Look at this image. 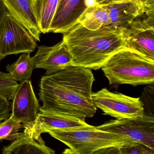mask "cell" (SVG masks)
<instances>
[{"label": "cell", "mask_w": 154, "mask_h": 154, "mask_svg": "<svg viewBox=\"0 0 154 154\" xmlns=\"http://www.w3.org/2000/svg\"><path fill=\"white\" fill-rule=\"evenodd\" d=\"M94 81L91 69L73 66L44 75L38 93L43 103L40 112L83 120L94 117L97 109L91 97Z\"/></svg>", "instance_id": "1"}, {"label": "cell", "mask_w": 154, "mask_h": 154, "mask_svg": "<svg viewBox=\"0 0 154 154\" xmlns=\"http://www.w3.org/2000/svg\"><path fill=\"white\" fill-rule=\"evenodd\" d=\"M63 35L72 57L71 66L91 70L101 68L126 42L123 30L109 26L91 30L77 23Z\"/></svg>", "instance_id": "2"}, {"label": "cell", "mask_w": 154, "mask_h": 154, "mask_svg": "<svg viewBox=\"0 0 154 154\" xmlns=\"http://www.w3.org/2000/svg\"><path fill=\"white\" fill-rule=\"evenodd\" d=\"M101 68L110 87L116 89L120 85L154 83V61L125 48L112 55Z\"/></svg>", "instance_id": "3"}, {"label": "cell", "mask_w": 154, "mask_h": 154, "mask_svg": "<svg viewBox=\"0 0 154 154\" xmlns=\"http://www.w3.org/2000/svg\"><path fill=\"white\" fill-rule=\"evenodd\" d=\"M48 133L69 147L63 154H107L112 149L132 141L123 135L101 130L93 126L71 130H51Z\"/></svg>", "instance_id": "4"}, {"label": "cell", "mask_w": 154, "mask_h": 154, "mask_svg": "<svg viewBox=\"0 0 154 154\" xmlns=\"http://www.w3.org/2000/svg\"><path fill=\"white\" fill-rule=\"evenodd\" d=\"M31 33L8 12L0 25V58L23 53H31L37 47Z\"/></svg>", "instance_id": "5"}, {"label": "cell", "mask_w": 154, "mask_h": 154, "mask_svg": "<svg viewBox=\"0 0 154 154\" xmlns=\"http://www.w3.org/2000/svg\"><path fill=\"white\" fill-rule=\"evenodd\" d=\"M91 97L96 108L118 119H138L144 114V104L140 98L112 92L106 88L92 93Z\"/></svg>", "instance_id": "6"}, {"label": "cell", "mask_w": 154, "mask_h": 154, "mask_svg": "<svg viewBox=\"0 0 154 154\" xmlns=\"http://www.w3.org/2000/svg\"><path fill=\"white\" fill-rule=\"evenodd\" d=\"M97 128L129 138L131 141L154 149V118L144 114L138 119H117L106 122Z\"/></svg>", "instance_id": "7"}, {"label": "cell", "mask_w": 154, "mask_h": 154, "mask_svg": "<svg viewBox=\"0 0 154 154\" xmlns=\"http://www.w3.org/2000/svg\"><path fill=\"white\" fill-rule=\"evenodd\" d=\"M124 32L126 35L125 48L154 61V14L145 13Z\"/></svg>", "instance_id": "8"}, {"label": "cell", "mask_w": 154, "mask_h": 154, "mask_svg": "<svg viewBox=\"0 0 154 154\" xmlns=\"http://www.w3.org/2000/svg\"><path fill=\"white\" fill-rule=\"evenodd\" d=\"M12 100L11 115L23 126L34 122L40 106L29 79L21 81Z\"/></svg>", "instance_id": "9"}, {"label": "cell", "mask_w": 154, "mask_h": 154, "mask_svg": "<svg viewBox=\"0 0 154 154\" xmlns=\"http://www.w3.org/2000/svg\"><path fill=\"white\" fill-rule=\"evenodd\" d=\"M85 120L72 116L40 112L34 122L23 126L24 132L34 138L39 137L43 133L53 129L71 130L89 127Z\"/></svg>", "instance_id": "10"}, {"label": "cell", "mask_w": 154, "mask_h": 154, "mask_svg": "<svg viewBox=\"0 0 154 154\" xmlns=\"http://www.w3.org/2000/svg\"><path fill=\"white\" fill-rule=\"evenodd\" d=\"M32 58L35 68L45 69V75L70 66L72 60V55L63 39L52 46H37L36 53Z\"/></svg>", "instance_id": "11"}, {"label": "cell", "mask_w": 154, "mask_h": 154, "mask_svg": "<svg viewBox=\"0 0 154 154\" xmlns=\"http://www.w3.org/2000/svg\"><path fill=\"white\" fill-rule=\"evenodd\" d=\"M109 12V26L128 30L131 23L144 15L145 9L140 0H112L103 5Z\"/></svg>", "instance_id": "12"}, {"label": "cell", "mask_w": 154, "mask_h": 154, "mask_svg": "<svg viewBox=\"0 0 154 154\" xmlns=\"http://www.w3.org/2000/svg\"><path fill=\"white\" fill-rule=\"evenodd\" d=\"M87 0H60L49 32L64 34L78 23L87 8Z\"/></svg>", "instance_id": "13"}, {"label": "cell", "mask_w": 154, "mask_h": 154, "mask_svg": "<svg viewBox=\"0 0 154 154\" xmlns=\"http://www.w3.org/2000/svg\"><path fill=\"white\" fill-rule=\"evenodd\" d=\"M8 12L40 41L41 32L34 9V0H2Z\"/></svg>", "instance_id": "14"}, {"label": "cell", "mask_w": 154, "mask_h": 154, "mask_svg": "<svg viewBox=\"0 0 154 154\" xmlns=\"http://www.w3.org/2000/svg\"><path fill=\"white\" fill-rule=\"evenodd\" d=\"M2 154H55V150L46 145L41 136L35 138L24 132L11 144L3 147Z\"/></svg>", "instance_id": "15"}, {"label": "cell", "mask_w": 154, "mask_h": 154, "mask_svg": "<svg viewBox=\"0 0 154 154\" xmlns=\"http://www.w3.org/2000/svg\"><path fill=\"white\" fill-rule=\"evenodd\" d=\"M78 23L91 30L110 25L111 20L107 9L103 5L89 6L78 20Z\"/></svg>", "instance_id": "16"}, {"label": "cell", "mask_w": 154, "mask_h": 154, "mask_svg": "<svg viewBox=\"0 0 154 154\" xmlns=\"http://www.w3.org/2000/svg\"><path fill=\"white\" fill-rule=\"evenodd\" d=\"M60 0H34V9L42 34L49 33Z\"/></svg>", "instance_id": "17"}, {"label": "cell", "mask_w": 154, "mask_h": 154, "mask_svg": "<svg viewBox=\"0 0 154 154\" xmlns=\"http://www.w3.org/2000/svg\"><path fill=\"white\" fill-rule=\"evenodd\" d=\"M7 70L17 82L29 79L35 69V63L30 53H23L15 63L8 65Z\"/></svg>", "instance_id": "18"}, {"label": "cell", "mask_w": 154, "mask_h": 154, "mask_svg": "<svg viewBox=\"0 0 154 154\" xmlns=\"http://www.w3.org/2000/svg\"><path fill=\"white\" fill-rule=\"evenodd\" d=\"M23 125L11 115L0 122V140H13L17 138Z\"/></svg>", "instance_id": "19"}, {"label": "cell", "mask_w": 154, "mask_h": 154, "mask_svg": "<svg viewBox=\"0 0 154 154\" xmlns=\"http://www.w3.org/2000/svg\"><path fill=\"white\" fill-rule=\"evenodd\" d=\"M19 85L8 73L0 71V98L8 101L12 100Z\"/></svg>", "instance_id": "20"}, {"label": "cell", "mask_w": 154, "mask_h": 154, "mask_svg": "<svg viewBox=\"0 0 154 154\" xmlns=\"http://www.w3.org/2000/svg\"><path fill=\"white\" fill-rule=\"evenodd\" d=\"M115 154H154V149L140 142L130 141L116 149Z\"/></svg>", "instance_id": "21"}, {"label": "cell", "mask_w": 154, "mask_h": 154, "mask_svg": "<svg viewBox=\"0 0 154 154\" xmlns=\"http://www.w3.org/2000/svg\"><path fill=\"white\" fill-rule=\"evenodd\" d=\"M140 1L144 7L145 13H154V0H140Z\"/></svg>", "instance_id": "22"}, {"label": "cell", "mask_w": 154, "mask_h": 154, "mask_svg": "<svg viewBox=\"0 0 154 154\" xmlns=\"http://www.w3.org/2000/svg\"><path fill=\"white\" fill-rule=\"evenodd\" d=\"M7 8L5 7V5L3 4L2 0H0V25L1 24L2 21L3 19V17L5 16V14L8 12ZM1 58H0V63L1 62Z\"/></svg>", "instance_id": "23"}, {"label": "cell", "mask_w": 154, "mask_h": 154, "mask_svg": "<svg viewBox=\"0 0 154 154\" xmlns=\"http://www.w3.org/2000/svg\"><path fill=\"white\" fill-rule=\"evenodd\" d=\"M112 0H94L95 3L98 5H103L107 4Z\"/></svg>", "instance_id": "24"}, {"label": "cell", "mask_w": 154, "mask_h": 154, "mask_svg": "<svg viewBox=\"0 0 154 154\" xmlns=\"http://www.w3.org/2000/svg\"><path fill=\"white\" fill-rule=\"evenodd\" d=\"M0 99H2V98H0Z\"/></svg>", "instance_id": "25"}]
</instances>
